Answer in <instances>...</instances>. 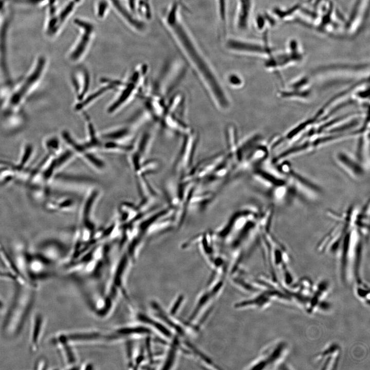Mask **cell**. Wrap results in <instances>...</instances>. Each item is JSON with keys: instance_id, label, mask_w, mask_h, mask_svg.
I'll return each mask as SVG.
<instances>
[{"instance_id": "cell-20", "label": "cell", "mask_w": 370, "mask_h": 370, "mask_svg": "<svg viewBox=\"0 0 370 370\" xmlns=\"http://www.w3.org/2000/svg\"><path fill=\"white\" fill-rule=\"evenodd\" d=\"M3 307V304L2 301L0 300V310H1Z\"/></svg>"}, {"instance_id": "cell-19", "label": "cell", "mask_w": 370, "mask_h": 370, "mask_svg": "<svg viewBox=\"0 0 370 370\" xmlns=\"http://www.w3.org/2000/svg\"><path fill=\"white\" fill-rule=\"evenodd\" d=\"M35 369H45L47 366V361L45 358H41L37 360L35 364Z\"/></svg>"}, {"instance_id": "cell-12", "label": "cell", "mask_w": 370, "mask_h": 370, "mask_svg": "<svg viewBox=\"0 0 370 370\" xmlns=\"http://www.w3.org/2000/svg\"><path fill=\"white\" fill-rule=\"evenodd\" d=\"M71 83L77 104L82 102L87 96L90 85L88 71L83 67L77 69L71 76Z\"/></svg>"}, {"instance_id": "cell-1", "label": "cell", "mask_w": 370, "mask_h": 370, "mask_svg": "<svg viewBox=\"0 0 370 370\" xmlns=\"http://www.w3.org/2000/svg\"><path fill=\"white\" fill-rule=\"evenodd\" d=\"M180 4L178 0H176L170 6L165 14V24L193 64L202 73L209 74L210 69L208 65L179 21L178 12Z\"/></svg>"}, {"instance_id": "cell-7", "label": "cell", "mask_w": 370, "mask_h": 370, "mask_svg": "<svg viewBox=\"0 0 370 370\" xmlns=\"http://www.w3.org/2000/svg\"><path fill=\"white\" fill-rule=\"evenodd\" d=\"M369 0H355L349 15L344 21L341 37L352 38L362 30L369 14Z\"/></svg>"}, {"instance_id": "cell-11", "label": "cell", "mask_w": 370, "mask_h": 370, "mask_svg": "<svg viewBox=\"0 0 370 370\" xmlns=\"http://www.w3.org/2000/svg\"><path fill=\"white\" fill-rule=\"evenodd\" d=\"M268 33L264 32V41L262 43L230 39L227 41L226 45L228 48L234 50L264 55L268 58L274 52L269 43Z\"/></svg>"}, {"instance_id": "cell-16", "label": "cell", "mask_w": 370, "mask_h": 370, "mask_svg": "<svg viewBox=\"0 0 370 370\" xmlns=\"http://www.w3.org/2000/svg\"><path fill=\"white\" fill-rule=\"evenodd\" d=\"M60 142L55 137H49L44 142L45 148L50 155L56 156L60 153Z\"/></svg>"}, {"instance_id": "cell-14", "label": "cell", "mask_w": 370, "mask_h": 370, "mask_svg": "<svg viewBox=\"0 0 370 370\" xmlns=\"http://www.w3.org/2000/svg\"><path fill=\"white\" fill-rule=\"evenodd\" d=\"M252 0H239L236 17V26L240 30H246L249 25L252 9Z\"/></svg>"}, {"instance_id": "cell-10", "label": "cell", "mask_w": 370, "mask_h": 370, "mask_svg": "<svg viewBox=\"0 0 370 370\" xmlns=\"http://www.w3.org/2000/svg\"><path fill=\"white\" fill-rule=\"evenodd\" d=\"M334 159L339 168L349 178L360 180L365 175L367 168L357 159L344 151H339Z\"/></svg>"}, {"instance_id": "cell-3", "label": "cell", "mask_w": 370, "mask_h": 370, "mask_svg": "<svg viewBox=\"0 0 370 370\" xmlns=\"http://www.w3.org/2000/svg\"><path fill=\"white\" fill-rule=\"evenodd\" d=\"M73 23L79 33L68 52L67 59L70 62L77 63L85 57L95 35V26L92 22L83 18H75Z\"/></svg>"}, {"instance_id": "cell-18", "label": "cell", "mask_w": 370, "mask_h": 370, "mask_svg": "<svg viewBox=\"0 0 370 370\" xmlns=\"http://www.w3.org/2000/svg\"><path fill=\"white\" fill-rule=\"evenodd\" d=\"M218 8L219 17L223 26L225 28L226 22V9L225 0H218Z\"/></svg>"}, {"instance_id": "cell-17", "label": "cell", "mask_w": 370, "mask_h": 370, "mask_svg": "<svg viewBox=\"0 0 370 370\" xmlns=\"http://www.w3.org/2000/svg\"><path fill=\"white\" fill-rule=\"evenodd\" d=\"M107 0H99L96 5V13L99 18H103L107 14L109 7Z\"/></svg>"}, {"instance_id": "cell-6", "label": "cell", "mask_w": 370, "mask_h": 370, "mask_svg": "<svg viewBox=\"0 0 370 370\" xmlns=\"http://www.w3.org/2000/svg\"><path fill=\"white\" fill-rule=\"evenodd\" d=\"M135 68L131 73L128 80L123 82L119 88V93L116 98L109 104L107 109L109 114L117 112L132 100L138 90L140 85L141 74L145 71L146 66L140 65Z\"/></svg>"}, {"instance_id": "cell-9", "label": "cell", "mask_w": 370, "mask_h": 370, "mask_svg": "<svg viewBox=\"0 0 370 370\" xmlns=\"http://www.w3.org/2000/svg\"><path fill=\"white\" fill-rule=\"evenodd\" d=\"M110 6L130 27L141 30L144 26V20L139 12V0H107Z\"/></svg>"}, {"instance_id": "cell-5", "label": "cell", "mask_w": 370, "mask_h": 370, "mask_svg": "<svg viewBox=\"0 0 370 370\" xmlns=\"http://www.w3.org/2000/svg\"><path fill=\"white\" fill-rule=\"evenodd\" d=\"M304 57L300 43L297 39H292L287 43L285 51L280 53L274 51L267 58L265 65L267 68L276 71L300 63Z\"/></svg>"}, {"instance_id": "cell-13", "label": "cell", "mask_w": 370, "mask_h": 370, "mask_svg": "<svg viewBox=\"0 0 370 370\" xmlns=\"http://www.w3.org/2000/svg\"><path fill=\"white\" fill-rule=\"evenodd\" d=\"M45 320L40 312H36L32 320L30 335V347L32 351L38 350L43 334Z\"/></svg>"}, {"instance_id": "cell-2", "label": "cell", "mask_w": 370, "mask_h": 370, "mask_svg": "<svg viewBox=\"0 0 370 370\" xmlns=\"http://www.w3.org/2000/svg\"><path fill=\"white\" fill-rule=\"evenodd\" d=\"M47 64V59L45 56L41 55L37 57L27 75L16 85L15 89L8 97L6 103L8 108L17 109L24 103L42 78Z\"/></svg>"}, {"instance_id": "cell-8", "label": "cell", "mask_w": 370, "mask_h": 370, "mask_svg": "<svg viewBox=\"0 0 370 370\" xmlns=\"http://www.w3.org/2000/svg\"><path fill=\"white\" fill-rule=\"evenodd\" d=\"M33 297L34 295L32 293L25 294L24 296L18 294L16 297L8 313L4 328L8 327L9 330L12 328L14 334L20 330L29 311Z\"/></svg>"}, {"instance_id": "cell-4", "label": "cell", "mask_w": 370, "mask_h": 370, "mask_svg": "<svg viewBox=\"0 0 370 370\" xmlns=\"http://www.w3.org/2000/svg\"><path fill=\"white\" fill-rule=\"evenodd\" d=\"M319 7L320 9L316 13L314 21L305 26L326 35L337 36L336 32L340 30V28L342 30V26L339 25L338 21L334 2L328 0L322 3Z\"/></svg>"}, {"instance_id": "cell-15", "label": "cell", "mask_w": 370, "mask_h": 370, "mask_svg": "<svg viewBox=\"0 0 370 370\" xmlns=\"http://www.w3.org/2000/svg\"><path fill=\"white\" fill-rule=\"evenodd\" d=\"M130 130L125 126L116 127L102 133L100 137L104 141L121 142L130 136Z\"/></svg>"}]
</instances>
